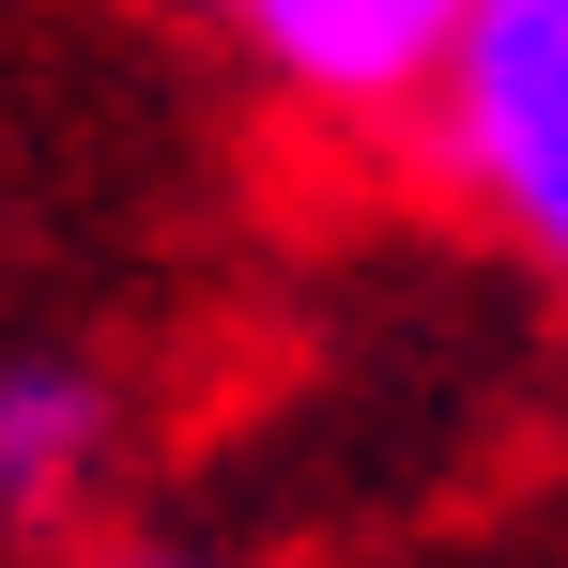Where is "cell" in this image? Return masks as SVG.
I'll use <instances>...</instances> for the list:
<instances>
[{
    "label": "cell",
    "instance_id": "6da1fadb",
    "mask_svg": "<svg viewBox=\"0 0 568 568\" xmlns=\"http://www.w3.org/2000/svg\"><path fill=\"white\" fill-rule=\"evenodd\" d=\"M415 108H430L462 200L523 262L568 277V0H476L462 47H446V78Z\"/></svg>",
    "mask_w": 568,
    "mask_h": 568
},
{
    "label": "cell",
    "instance_id": "7a4b0ae2",
    "mask_svg": "<svg viewBox=\"0 0 568 568\" xmlns=\"http://www.w3.org/2000/svg\"><path fill=\"white\" fill-rule=\"evenodd\" d=\"M231 16V47L307 108H415L446 78V47H462L476 0H215Z\"/></svg>",
    "mask_w": 568,
    "mask_h": 568
},
{
    "label": "cell",
    "instance_id": "3957f363",
    "mask_svg": "<svg viewBox=\"0 0 568 568\" xmlns=\"http://www.w3.org/2000/svg\"><path fill=\"white\" fill-rule=\"evenodd\" d=\"M108 462V384L78 354H16L0 369V523L31 538V523H62Z\"/></svg>",
    "mask_w": 568,
    "mask_h": 568
},
{
    "label": "cell",
    "instance_id": "277c9868",
    "mask_svg": "<svg viewBox=\"0 0 568 568\" xmlns=\"http://www.w3.org/2000/svg\"><path fill=\"white\" fill-rule=\"evenodd\" d=\"M154 568H185V554H154Z\"/></svg>",
    "mask_w": 568,
    "mask_h": 568
}]
</instances>
